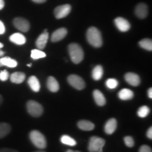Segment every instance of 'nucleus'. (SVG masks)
Wrapping results in <instances>:
<instances>
[{
  "instance_id": "17",
  "label": "nucleus",
  "mask_w": 152,
  "mask_h": 152,
  "mask_svg": "<svg viewBox=\"0 0 152 152\" xmlns=\"http://www.w3.org/2000/svg\"><path fill=\"white\" fill-rule=\"evenodd\" d=\"M93 97L98 106H102L106 104V98L102 92L99 90H95L93 92Z\"/></svg>"
},
{
  "instance_id": "10",
  "label": "nucleus",
  "mask_w": 152,
  "mask_h": 152,
  "mask_svg": "<svg viewBox=\"0 0 152 152\" xmlns=\"http://www.w3.org/2000/svg\"><path fill=\"white\" fill-rule=\"evenodd\" d=\"M136 16L140 19H144L148 15V7L146 4L140 3L137 5L135 11Z\"/></svg>"
},
{
  "instance_id": "22",
  "label": "nucleus",
  "mask_w": 152,
  "mask_h": 152,
  "mask_svg": "<svg viewBox=\"0 0 152 152\" xmlns=\"http://www.w3.org/2000/svg\"><path fill=\"white\" fill-rule=\"evenodd\" d=\"M0 62H1L2 66H7L9 68H15L18 65V63L16 61L10 58V57H1V58H0Z\"/></svg>"
},
{
  "instance_id": "32",
  "label": "nucleus",
  "mask_w": 152,
  "mask_h": 152,
  "mask_svg": "<svg viewBox=\"0 0 152 152\" xmlns=\"http://www.w3.org/2000/svg\"><path fill=\"white\" fill-rule=\"evenodd\" d=\"M139 152H152V150L148 145H142L139 149Z\"/></svg>"
},
{
  "instance_id": "12",
  "label": "nucleus",
  "mask_w": 152,
  "mask_h": 152,
  "mask_svg": "<svg viewBox=\"0 0 152 152\" xmlns=\"http://www.w3.org/2000/svg\"><path fill=\"white\" fill-rule=\"evenodd\" d=\"M125 80L129 85L137 87L140 84V77L137 74L134 73H128L125 75Z\"/></svg>"
},
{
  "instance_id": "24",
  "label": "nucleus",
  "mask_w": 152,
  "mask_h": 152,
  "mask_svg": "<svg viewBox=\"0 0 152 152\" xmlns=\"http://www.w3.org/2000/svg\"><path fill=\"white\" fill-rule=\"evenodd\" d=\"M11 125L7 123H0V139L5 137L11 132Z\"/></svg>"
},
{
  "instance_id": "23",
  "label": "nucleus",
  "mask_w": 152,
  "mask_h": 152,
  "mask_svg": "<svg viewBox=\"0 0 152 152\" xmlns=\"http://www.w3.org/2000/svg\"><path fill=\"white\" fill-rule=\"evenodd\" d=\"M104 74L103 67L100 65L96 66L93 68L92 72V77L94 80H99Z\"/></svg>"
},
{
  "instance_id": "33",
  "label": "nucleus",
  "mask_w": 152,
  "mask_h": 152,
  "mask_svg": "<svg viewBox=\"0 0 152 152\" xmlns=\"http://www.w3.org/2000/svg\"><path fill=\"white\" fill-rule=\"evenodd\" d=\"M0 152H18L15 149H9V148H2L0 149Z\"/></svg>"
},
{
  "instance_id": "7",
  "label": "nucleus",
  "mask_w": 152,
  "mask_h": 152,
  "mask_svg": "<svg viewBox=\"0 0 152 152\" xmlns=\"http://www.w3.org/2000/svg\"><path fill=\"white\" fill-rule=\"evenodd\" d=\"M71 6L70 4H63L58 6L56 9H54V14L55 17L57 19H61L65 18L71 13Z\"/></svg>"
},
{
  "instance_id": "21",
  "label": "nucleus",
  "mask_w": 152,
  "mask_h": 152,
  "mask_svg": "<svg viewBox=\"0 0 152 152\" xmlns=\"http://www.w3.org/2000/svg\"><path fill=\"white\" fill-rule=\"evenodd\" d=\"M134 96V93L130 89H123L118 92V97L122 100L132 99Z\"/></svg>"
},
{
  "instance_id": "1",
  "label": "nucleus",
  "mask_w": 152,
  "mask_h": 152,
  "mask_svg": "<svg viewBox=\"0 0 152 152\" xmlns=\"http://www.w3.org/2000/svg\"><path fill=\"white\" fill-rule=\"evenodd\" d=\"M87 40L92 47L99 48L103 45V39L101 32L95 27H90L86 33Z\"/></svg>"
},
{
  "instance_id": "2",
  "label": "nucleus",
  "mask_w": 152,
  "mask_h": 152,
  "mask_svg": "<svg viewBox=\"0 0 152 152\" xmlns=\"http://www.w3.org/2000/svg\"><path fill=\"white\" fill-rule=\"evenodd\" d=\"M68 53L74 64H78L84 58V52L80 45L77 43H71L68 45Z\"/></svg>"
},
{
  "instance_id": "15",
  "label": "nucleus",
  "mask_w": 152,
  "mask_h": 152,
  "mask_svg": "<svg viewBox=\"0 0 152 152\" xmlns=\"http://www.w3.org/2000/svg\"><path fill=\"white\" fill-rule=\"evenodd\" d=\"M47 86L49 90L52 92H56L59 90V84L54 77L50 76L47 82Z\"/></svg>"
},
{
  "instance_id": "38",
  "label": "nucleus",
  "mask_w": 152,
  "mask_h": 152,
  "mask_svg": "<svg viewBox=\"0 0 152 152\" xmlns=\"http://www.w3.org/2000/svg\"><path fill=\"white\" fill-rule=\"evenodd\" d=\"M4 7V0H0V10H1Z\"/></svg>"
},
{
  "instance_id": "18",
  "label": "nucleus",
  "mask_w": 152,
  "mask_h": 152,
  "mask_svg": "<svg viewBox=\"0 0 152 152\" xmlns=\"http://www.w3.org/2000/svg\"><path fill=\"white\" fill-rule=\"evenodd\" d=\"M26 79V74L23 72H15L10 76V80L11 83L15 84H20Z\"/></svg>"
},
{
  "instance_id": "26",
  "label": "nucleus",
  "mask_w": 152,
  "mask_h": 152,
  "mask_svg": "<svg viewBox=\"0 0 152 152\" xmlns=\"http://www.w3.org/2000/svg\"><path fill=\"white\" fill-rule=\"evenodd\" d=\"M61 142L62 144L68 146H71V147H73V146H75L77 144V142L73 138L68 135H66V134L63 135L61 137Z\"/></svg>"
},
{
  "instance_id": "34",
  "label": "nucleus",
  "mask_w": 152,
  "mask_h": 152,
  "mask_svg": "<svg viewBox=\"0 0 152 152\" xmlns=\"http://www.w3.org/2000/svg\"><path fill=\"white\" fill-rule=\"evenodd\" d=\"M5 33V26L3 22L0 20V35H2Z\"/></svg>"
},
{
  "instance_id": "3",
  "label": "nucleus",
  "mask_w": 152,
  "mask_h": 152,
  "mask_svg": "<svg viewBox=\"0 0 152 152\" xmlns=\"http://www.w3.org/2000/svg\"><path fill=\"white\" fill-rule=\"evenodd\" d=\"M30 141L38 149H44L47 147V140L42 133L38 130H33L30 132Z\"/></svg>"
},
{
  "instance_id": "6",
  "label": "nucleus",
  "mask_w": 152,
  "mask_h": 152,
  "mask_svg": "<svg viewBox=\"0 0 152 152\" xmlns=\"http://www.w3.org/2000/svg\"><path fill=\"white\" fill-rule=\"evenodd\" d=\"M67 80L70 85L76 90H82L85 87V82L84 80L75 74H72L68 77Z\"/></svg>"
},
{
  "instance_id": "16",
  "label": "nucleus",
  "mask_w": 152,
  "mask_h": 152,
  "mask_svg": "<svg viewBox=\"0 0 152 152\" xmlns=\"http://www.w3.org/2000/svg\"><path fill=\"white\" fill-rule=\"evenodd\" d=\"M9 39L11 42L18 45H23L26 42V38L21 33H14L11 35L9 37Z\"/></svg>"
},
{
  "instance_id": "37",
  "label": "nucleus",
  "mask_w": 152,
  "mask_h": 152,
  "mask_svg": "<svg viewBox=\"0 0 152 152\" xmlns=\"http://www.w3.org/2000/svg\"><path fill=\"white\" fill-rule=\"evenodd\" d=\"M148 96H149L150 99L152 98V88L151 87L148 90Z\"/></svg>"
},
{
  "instance_id": "40",
  "label": "nucleus",
  "mask_w": 152,
  "mask_h": 152,
  "mask_svg": "<svg viewBox=\"0 0 152 152\" xmlns=\"http://www.w3.org/2000/svg\"><path fill=\"white\" fill-rule=\"evenodd\" d=\"M4 54V52L3 51L0 50V56H3Z\"/></svg>"
},
{
  "instance_id": "4",
  "label": "nucleus",
  "mask_w": 152,
  "mask_h": 152,
  "mask_svg": "<svg viewBox=\"0 0 152 152\" xmlns=\"http://www.w3.org/2000/svg\"><path fill=\"white\" fill-rule=\"evenodd\" d=\"M105 143V140L103 138L93 136L89 141L88 151L90 152H103V148Z\"/></svg>"
},
{
  "instance_id": "11",
  "label": "nucleus",
  "mask_w": 152,
  "mask_h": 152,
  "mask_svg": "<svg viewBox=\"0 0 152 152\" xmlns=\"http://www.w3.org/2000/svg\"><path fill=\"white\" fill-rule=\"evenodd\" d=\"M68 31L67 29L65 28H61L55 30L54 33H52V37H51V40L53 42H57L62 40L64 37L67 35Z\"/></svg>"
},
{
  "instance_id": "44",
  "label": "nucleus",
  "mask_w": 152,
  "mask_h": 152,
  "mask_svg": "<svg viewBox=\"0 0 152 152\" xmlns=\"http://www.w3.org/2000/svg\"><path fill=\"white\" fill-rule=\"evenodd\" d=\"M35 152H46V151H35Z\"/></svg>"
},
{
  "instance_id": "8",
  "label": "nucleus",
  "mask_w": 152,
  "mask_h": 152,
  "mask_svg": "<svg viewBox=\"0 0 152 152\" xmlns=\"http://www.w3.org/2000/svg\"><path fill=\"white\" fill-rule=\"evenodd\" d=\"M13 23H14V26L15 27L20 31L26 33L30 30V23L26 18H21V17H17V18H14Z\"/></svg>"
},
{
  "instance_id": "42",
  "label": "nucleus",
  "mask_w": 152,
  "mask_h": 152,
  "mask_svg": "<svg viewBox=\"0 0 152 152\" xmlns=\"http://www.w3.org/2000/svg\"><path fill=\"white\" fill-rule=\"evenodd\" d=\"M3 47H4V45H3V44L0 42V49H1V48H2Z\"/></svg>"
},
{
  "instance_id": "45",
  "label": "nucleus",
  "mask_w": 152,
  "mask_h": 152,
  "mask_svg": "<svg viewBox=\"0 0 152 152\" xmlns=\"http://www.w3.org/2000/svg\"><path fill=\"white\" fill-rule=\"evenodd\" d=\"M75 152H81V151H75Z\"/></svg>"
},
{
  "instance_id": "30",
  "label": "nucleus",
  "mask_w": 152,
  "mask_h": 152,
  "mask_svg": "<svg viewBox=\"0 0 152 152\" xmlns=\"http://www.w3.org/2000/svg\"><path fill=\"white\" fill-rule=\"evenodd\" d=\"M124 142H125V145H126L128 147L131 148V147H134V140H133V138L130 136L125 137H124Z\"/></svg>"
},
{
  "instance_id": "43",
  "label": "nucleus",
  "mask_w": 152,
  "mask_h": 152,
  "mask_svg": "<svg viewBox=\"0 0 152 152\" xmlns=\"http://www.w3.org/2000/svg\"><path fill=\"white\" fill-rule=\"evenodd\" d=\"M27 66H29V67H31V66H32V64H28Z\"/></svg>"
},
{
  "instance_id": "14",
  "label": "nucleus",
  "mask_w": 152,
  "mask_h": 152,
  "mask_svg": "<svg viewBox=\"0 0 152 152\" xmlns=\"http://www.w3.org/2000/svg\"><path fill=\"white\" fill-rule=\"evenodd\" d=\"M117 128V121L115 118H110L104 125V131L106 134H111Z\"/></svg>"
},
{
  "instance_id": "35",
  "label": "nucleus",
  "mask_w": 152,
  "mask_h": 152,
  "mask_svg": "<svg viewBox=\"0 0 152 152\" xmlns=\"http://www.w3.org/2000/svg\"><path fill=\"white\" fill-rule=\"evenodd\" d=\"M147 137L150 140H151L152 139V128L151 127H150V128L148 129L147 130Z\"/></svg>"
},
{
  "instance_id": "28",
  "label": "nucleus",
  "mask_w": 152,
  "mask_h": 152,
  "mask_svg": "<svg viewBox=\"0 0 152 152\" xmlns=\"http://www.w3.org/2000/svg\"><path fill=\"white\" fill-rule=\"evenodd\" d=\"M150 112L149 108L147 106H142L137 111V115L140 118H145L149 115Z\"/></svg>"
},
{
  "instance_id": "39",
  "label": "nucleus",
  "mask_w": 152,
  "mask_h": 152,
  "mask_svg": "<svg viewBox=\"0 0 152 152\" xmlns=\"http://www.w3.org/2000/svg\"><path fill=\"white\" fill-rule=\"evenodd\" d=\"M2 102H3V97H2V96L0 94V105H1V103H2Z\"/></svg>"
},
{
  "instance_id": "19",
  "label": "nucleus",
  "mask_w": 152,
  "mask_h": 152,
  "mask_svg": "<svg viewBox=\"0 0 152 152\" xmlns=\"http://www.w3.org/2000/svg\"><path fill=\"white\" fill-rule=\"evenodd\" d=\"M77 127L82 130L91 131L94 130V124L87 120H81L77 122Z\"/></svg>"
},
{
  "instance_id": "36",
  "label": "nucleus",
  "mask_w": 152,
  "mask_h": 152,
  "mask_svg": "<svg viewBox=\"0 0 152 152\" xmlns=\"http://www.w3.org/2000/svg\"><path fill=\"white\" fill-rule=\"evenodd\" d=\"M33 2L35 3H37V4H42V3H45L47 0H32Z\"/></svg>"
},
{
  "instance_id": "9",
  "label": "nucleus",
  "mask_w": 152,
  "mask_h": 152,
  "mask_svg": "<svg viewBox=\"0 0 152 152\" xmlns=\"http://www.w3.org/2000/svg\"><path fill=\"white\" fill-rule=\"evenodd\" d=\"M115 26L121 32H127L130 29V23L126 19L123 17H118L114 20Z\"/></svg>"
},
{
  "instance_id": "5",
  "label": "nucleus",
  "mask_w": 152,
  "mask_h": 152,
  "mask_svg": "<svg viewBox=\"0 0 152 152\" xmlns=\"http://www.w3.org/2000/svg\"><path fill=\"white\" fill-rule=\"evenodd\" d=\"M28 112L33 117H39L43 113L44 109L42 106L34 100H30L26 104Z\"/></svg>"
},
{
  "instance_id": "25",
  "label": "nucleus",
  "mask_w": 152,
  "mask_h": 152,
  "mask_svg": "<svg viewBox=\"0 0 152 152\" xmlns=\"http://www.w3.org/2000/svg\"><path fill=\"white\" fill-rule=\"evenodd\" d=\"M139 45L142 49H146L147 51H150L151 52L152 50V41L151 39H149V38H145V39H142L139 42Z\"/></svg>"
},
{
  "instance_id": "31",
  "label": "nucleus",
  "mask_w": 152,
  "mask_h": 152,
  "mask_svg": "<svg viewBox=\"0 0 152 152\" xmlns=\"http://www.w3.org/2000/svg\"><path fill=\"white\" fill-rule=\"evenodd\" d=\"M9 72L6 71V70L0 72V80L1 81L7 80L9 79Z\"/></svg>"
},
{
  "instance_id": "27",
  "label": "nucleus",
  "mask_w": 152,
  "mask_h": 152,
  "mask_svg": "<svg viewBox=\"0 0 152 152\" xmlns=\"http://www.w3.org/2000/svg\"><path fill=\"white\" fill-rule=\"evenodd\" d=\"M31 58L34 60H37V59H39V58H45L46 56V54L45 52H42L41 49H33L31 51Z\"/></svg>"
},
{
  "instance_id": "29",
  "label": "nucleus",
  "mask_w": 152,
  "mask_h": 152,
  "mask_svg": "<svg viewBox=\"0 0 152 152\" xmlns=\"http://www.w3.org/2000/svg\"><path fill=\"white\" fill-rule=\"evenodd\" d=\"M118 85V82L117 80L113 79V78H110L108 79L106 82V87L109 89H115L116 88Z\"/></svg>"
},
{
  "instance_id": "20",
  "label": "nucleus",
  "mask_w": 152,
  "mask_h": 152,
  "mask_svg": "<svg viewBox=\"0 0 152 152\" xmlns=\"http://www.w3.org/2000/svg\"><path fill=\"white\" fill-rule=\"evenodd\" d=\"M28 85L30 87L32 90L35 92H39V90H40V83H39V80L37 78V77L35 76H30L28 80Z\"/></svg>"
},
{
  "instance_id": "13",
  "label": "nucleus",
  "mask_w": 152,
  "mask_h": 152,
  "mask_svg": "<svg viewBox=\"0 0 152 152\" xmlns=\"http://www.w3.org/2000/svg\"><path fill=\"white\" fill-rule=\"evenodd\" d=\"M49 39V33L47 30H45V32L41 34L38 37V38L36 40V46L39 49H43L46 47V45Z\"/></svg>"
},
{
  "instance_id": "41",
  "label": "nucleus",
  "mask_w": 152,
  "mask_h": 152,
  "mask_svg": "<svg viewBox=\"0 0 152 152\" xmlns=\"http://www.w3.org/2000/svg\"><path fill=\"white\" fill-rule=\"evenodd\" d=\"M66 152H75V151H73V150H72V149H68V150H67V151Z\"/></svg>"
}]
</instances>
